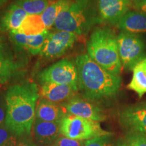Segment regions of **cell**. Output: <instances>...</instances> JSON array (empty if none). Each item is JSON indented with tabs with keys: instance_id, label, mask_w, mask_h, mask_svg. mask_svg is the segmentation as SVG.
Masks as SVG:
<instances>
[{
	"instance_id": "1",
	"label": "cell",
	"mask_w": 146,
	"mask_h": 146,
	"mask_svg": "<svg viewBox=\"0 0 146 146\" xmlns=\"http://www.w3.org/2000/svg\"><path fill=\"white\" fill-rule=\"evenodd\" d=\"M39 98V89L34 83L17 84L8 89L5 126L16 135L31 133Z\"/></svg>"
},
{
	"instance_id": "2",
	"label": "cell",
	"mask_w": 146,
	"mask_h": 146,
	"mask_svg": "<svg viewBox=\"0 0 146 146\" xmlns=\"http://www.w3.org/2000/svg\"><path fill=\"white\" fill-rule=\"evenodd\" d=\"M75 65L78 72V89L85 99L100 101L112 98L119 92L121 77L108 72L87 54L78 56Z\"/></svg>"
},
{
	"instance_id": "3",
	"label": "cell",
	"mask_w": 146,
	"mask_h": 146,
	"mask_svg": "<svg viewBox=\"0 0 146 146\" xmlns=\"http://www.w3.org/2000/svg\"><path fill=\"white\" fill-rule=\"evenodd\" d=\"M98 0H75L58 16L54 27L58 31L84 35L101 23Z\"/></svg>"
},
{
	"instance_id": "4",
	"label": "cell",
	"mask_w": 146,
	"mask_h": 146,
	"mask_svg": "<svg viewBox=\"0 0 146 146\" xmlns=\"http://www.w3.org/2000/svg\"><path fill=\"white\" fill-rule=\"evenodd\" d=\"M87 54L94 62L114 75L121 72L117 36L107 27L96 28L87 44Z\"/></svg>"
},
{
	"instance_id": "5",
	"label": "cell",
	"mask_w": 146,
	"mask_h": 146,
	"mask_svg": "<svg viewBox=\"0 0 146 146\" xmlns=\"http://www.w3.org/2000/svg\"><path fill=\"white\" fill-rule=\"evenodd\" d=\"M60 131L62 136L79 141L112 135V133L102 129L99 122L69 114L66 115L60 122Z\"/></svg>"
},
{
	"instance_id": "6",
	"label": "cell",
	"mask_w": 146,
	"mask_h": 146,
	"mask_svg": "<svg viewBox=\"0 0 146 146\" xmlns=\"http://www.w3.org/2000/svg\"><path fill=\"white\" fill-rule=\"evenodd\" d=\"M120 59L125 70H133L146 56L145 42L137 34L120 31L117 36Z\"/></svg>"
},
{
	"instance_id": "7",
	"label": "cell",
	"mask_w": 146,
	"mask_h": 146,
	"mask_svg": "<svg viewBox=\"0 0 146 146\" xmlns=\"http://www.w3.org/2000/svg\"><path fill=\"white\" fill-rule=\"evenodd\" d=\"M41 84L52 83L78 88V72L75 64L64 59L41 71L38 76Z\"/></svg>"
},
{
	"instance_id": "8",
	"label": "cell",
	"mask_w": 146,
	"mask_h": 146,
	"mask_svg": "<svg viewBox=\"0 0 146 146\" xmlns=\"http://www.w3.org/2000/svg\"><path fill=\"white\" fill-rule=\"evenodd\" d=\"M77 38L76 34L64 31L50 33L40 54L51 59L60 57L72 47Z\"/></svg>"
},
{
	"instance_id": "9",
	"label": "cell",
	"mask_w": 146,
	"mask_h": 146,
	"mask_svg": "<svg viewBox=\"0 0 146 146\" xmlns=\"http://www.w3.org/2000/svg\"><path fill=\"white\" fill-rule=\"evenodd\" d=\"M118 120L129 133L146 135V103L124 108L118 113Z\"/></svg>"
},
{
	"instance_id": "10",
	"label": "cell",
	"mask_w": 146,
	"mask_h": 146,
	"mask_svg": "<svg viewBox=\"0 0 146 146\" xmlns=\"http://www.w3.org/2000/svg\"><path fill=\"white\" fill-rule=\"evenodd\" d=\"M67 114H72L96 122L106 120V116L102 108L86 99L74 97L61 105Z\"/></svg>"
},
{
	"instance_id": "11",
	"label": "cell",
	"mask_w": 146,
	"mask_h": 146,
	"mask_svg": "<svg viewBox=\"0 0 146 146\" xmlns=\"http://www.w3.org/2000/svg\"><path fill=\"white\" fill-rule=\"evenodd\" d=\"M133 0H98V10L102 22L117 25L129 12Z\"/></svg>"
},
{
	"instance_id": "12",
	"label": "cell",
	"mask_w": 146,
	"mask_h": 146,
	"mask_svg": "<svg viewBox=\"0 0 146 146\" xmlns=\"http://www.w3.org/2000/svg\"><path fill=\"white\" fill-rule=\"evenodd\" d=\"M31 134L36 143L41 145H52L61 136L60 123L43 121L35 118Z\"/></svg>"
},
{
	"instance_id": "13",
	"label": "cell",
	"mask_w": 146,
	"mask_h": 146,
	"mask_svg": "<svg viewBox=\"0 0 146 146\" xmlns=\"http://www.w3.org/2000/svg\"><path fill=\"white\" fill-rule=\"evenodd\" d=\"M40 95L42 98L54 103L67 102L75 97L78 89L68 85L46 83L41 84Z\"/></svg>"
},
{
	"instance_id": "14",
	"label": "cell",
	"mask_w": 146,
	"mask_h": 146,
	"mask_svg": "<svg viewBox=\"0 0 146 146\" xmlns=\"http://www.w3.org/2000/svg\"><path fill=\"white\" fill-rule=\"evenodd\" d=\"M28 14L16 3L9 5L0 20V29L3 32H17Z\"/></svg>"
},
{
	"instance_id": "15",
	"label": "cell",
	"mask_w": 146,
	"mask_h": 146,
	"mask_svg": "<svg viewBox=\"0 0 146 146\" xmlns=\"http://www.w3.org/2000/svg\"><path fill=\"white\" fill-rule=\"evenodd\" d=\"M66 114L61 105L42 98L38 102L35 118L43 121L60 123Z\"/></svg>"
},
{
	"instance_id": "16",
	"label": "cell",
	"mask_w": 146,
	"mask_h": 146,
	"mask_svg": "<svg viewBox=\"0 0 146 146\" xmlns=\"http://www.w3.org/2000/svg\"><path fill=\"white\" fill-rule=\"evenodd\" d=\"M116 25L121 31L135 34L146 33V15L142 12L129 11Z\"/></svg>"
},
{
	"instance_id": "17",
	"label": "cell",
	"mask_w": 146,
	"mask_h": 146,
	"mask_svg": "<svg viewBox=\"0 0 146 146\" xmlns=\"http://www.w3.org/2000/svg\"><path fill=\"white\" fill-rule=\"evenodd\" d=\"M133 76L127 89L137 94L139 99L146 94V56L133 69Z\"/></svg>"
},
{
	"instance_id": "18",
	"label": "cell",
	"mask_w": 146,
	"mask_h": 146,
	"mask_svg": "<svg viewBox=\"0 0 146 146\" xmlns=\"http://www.w3.org/2000/svg\"><path fill=\"white\" fill-rule=\"evenodd\" d=\"M71 3L72 1L70 0H58L49 4L41 14L42 21L47 30L50 29L52 27H54V24L58 16L62 11L70 6Z\"/></svg>"
},
{
	"instance_id": "19",
	"label": "cell",
	"mask_w": 146,
	"mask_h": 146,
	"mask_svg": "<svg viewBox=\"0 0 146 146\" xmlns=\"http://www.w3.org/2000/svg\"><path fill=\"white\" fill-rule=\"evenodd\" d=\"M46 30L47 29L42 21L41 15L28 14L17 32L30 36L39 35Z\"/></svg>"
},
{
	"instance_id": "20",
	"label": "cell",
	"mask_w": 146,
	"mask_h": 146,
	"mask_svg": "<svg viewBox=\"0 0 146 146\" xmlns=\"http://www.w3.org/2000/svg\"><path fill=\"white\" fill-rule=\"evenodd\" d=\"M21 68V64L14 61L13 58L0 59V85L15 76Z\"/></svg>"
},
{
	"instance_id": "21",
	"label": "cell",
	"mask_w": 146,
	"mask_h": 146,
	"mask_svg": "<svg viewBox=\"0 0 146 146\" xmlns=\"http://www.w3.org/2000/svg\"><path fill=\"white\" fill-rule=\"evenodd\" d=\"M15 3L28 14L36 15H41L49 5L48 0H15Z\"/></svg>"
},
{
	"instance_id": "22",
	"label": "cell",
	"mask_w": 146,
	"mask_h": 146,
	"mask_svg": "<svg viewBox=\"0 0 146 146\" xmlns=\"http://www.w3.org/2000/svg\"><path fill=\"white\" fill-rule=\"evenodd\" d=\"M49 33V31L46 30L39 35L28 36L25 50L33 56L41 54L45 39Z\"/></svg>"
},
{
	"instance_id": "23",
	"label": "cell",
	"mask_w": 146,
	"mask_h": 146,
	"mask_svg": "<svg viewBox=\"0 0 146 146\" xmlns=\"http://www.w3.org/2000/svg\"><path fill=\"white\" fill-rule=\"evenodd\" d=\"M17 135L5 126L0 127V146H17Z\"/></svg>"
},
{
	"instance_id": "24",
	"label": "cell",
	"mask_w": 146,
	"mask_h": 146,
	"mask_svg": "<svg viewBox=\"0 0 146 146\" xmlns=\"http://www.w3.org/2000/svg\"><path fill=\"white\" fill-rule=\"evenodd\" d=\"M9 38L16 51L22 52L26 50L28 39V36L26 35L18 32H11L9 33Z\"/></svg>"
},
{
	"instance_id": "25",
	"label": "cell",
	"mask_w": 146,
	"mask_h": 146,
	"mask_svg": "<svg viewBox=\"0 0 146 146\" xmlns=\"http://www.w3.org/2000/svg\"><path fill=\"white\" fill-rule=\"evenodd\" d=\"M124 141L126 146H146V135L129 133Z\"/></svg>"
},
{
	"instance_id": "26",
	"label": "cell",
	"mask_w": 146,
	"mask_h": 146,
	"mask_svg": "<svg viewBox=\"0 0 146 146\" xmlns=\"http://www.w3.org/2000/svg\"><path fill=\"white\" fill-rule=\"evenodd\" d=\"M84 146H113L112 135L98 137L85 141Z\"/></svg>"
},
{
	"instance_id": "27",
	"label": "cell",
	"mask_w": 146,
	"mask_h": 146,
	"mask_svg": "<svg viewBox=\"0 0 146 146\" xmlns=\"http://www.w3.org/2000/svg\"><path fill=\"white\" fill-rule=\"evenodd\" d=\"M85 141L71 139L64 136H60L52 146H84Z\"/></svg>"
},
{
	"instance_id": "28",
	"label": "cell",
	"mask_w": 146,
	"mask_h": 146,
	"mask_svg": "<svg viewBox=\"0 0 146 146\" xmlns=\"http://www.w3.org/2000/svg\"><path fill=\"white\" fill-rule=\"evenodd\" d=\"M5 117H6V104L5 100L0 98V127L5 126Z\"/></svg>"
},
{
	"instance_id": "29",
	"label": "cell",
	"mask_w": 146,
	"mask_h": 146,
	"mask_svg": "<svg viewBox=\"0 0 146 146\" xmlns=\"http://www.w3.org/2000/svg\"><path fill=\"white\" fill-rule=\"evenodd\" d=\"M12 56L8 52L6 45L2 41V39H0V59L4 58H11Z\"/></svg>"
},
{
	"instance_id": "30",
	"label": "cell",
	"mask_w": 146,
	"mask_h": 146,
	"mask_svg": "<svg viewBox=\"0 0 146 146\" xmlns=\"http://www.w3.org/2000/svg\"><path fill=\"white\" fill-rule=\"evenodd\" d=\"M136 8L142 13L146 14V0H133Z\"/></svg>"
},
{
	"instance_id": "31",
	"label": "cell",
	"mask_w": 146,
	"mask_h": 146,
	"mask_svg": "<svg viewBox=\"0 0 146 146\" xmlns=\"http://www.w3.org/2000/svg\"><path fill=\"white\" fill-rule=\"evenodd\" d=\"M17 146H35L34 143L32 142H30L29 141H26V140H23L18 143Z\"/></svg>"
},
{
	"instance_id": "32",
	"label": "cell",
	"mask_w": 146,
	"mask_h": 146,
	"mask_svg": "<svg viewBox=\"0 0 146 146\" xmlns=\"http://www.w3.org/2000/svg\"><path fill=\"white\" fill-rule=\"evenodd\" d=\"M7 1H8V0H0V9L2 8L6 4Z\"/></svg>"
},
{
	"instance_id": "33",
	"label": "cell",
	"mask_w": 146,
	"mask_h": 146,
	"mask_svg": "<svg viewBox=\"0 0 146 146\" xmlns=\"http://www.w3.org/2000/svg\"><path fill=\"white\" fill-rule=\"evenodd\" d=\"M117 146H126L125 141H119L117 144Z\"/></svg>"
},
{
	"instance_id": "34",
	"label": "cell",
	"mask_w": 146,
	"mask_h": 146,
	"mask_svg": "<svg viewBox=\"0 0 146 146\" xmlns=\"http://www.w3.org/2000/svg\"><path fill=\"white\" fill-rule=\"evenodd\" d=\"M35 146H36V145H35ZM40 146H48V145H40Z\"/></svg>"
},
{
	"instance_id": "35",
	"label": "cell",
	"mask_w": 146,
	"mask_h": 146,
	"mask_svg": "<svg viewBox=\"0 0 146 146\" xmlns=\"http://www.w3.org/2000/svg\"><path fill=\"white\" fill-rule=\"evenodd\" d=\"M0 39H1V36H0Z\"/></svg>"
}]
</instances>
